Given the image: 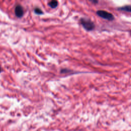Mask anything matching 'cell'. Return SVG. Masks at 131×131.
<instances>
[{
	"label": "cell",
	"mask_w": 131,
	"mask_h": 131,
	"mask_svg": "<svg viewBox=\"0 0 131 131\" xmlns=\"http://www.w3.org/2000/svg\"><path fill=\"white\" fill-rule=\"evenodd\" d=\"M80 22L84 29L88 31H92L95 27L94 23L90 19L82 17L80 19Z\"/></svg>",
	"instance_id": "cell-1"
},
{
	"label": "cell",
	"mask_w": 131,
	"mask_h": 131,
	"mask_svg": "<svg viewBox=\"0 0 131 131\" xmlns=\"http://www.w3.org/2000/svg\"><path fill=\"white\" fill-rule=\"evenodd\" d=\"M96 14L99 17L108 20H113L115 18L114 16L111 13L104 10H98L96 12Z\"/></svg>",
	"instance_id": "cell-2"
},
{
	"label": "cell",
	"mask_w": 131,
	"mask_h": 131,
	"mask_svg": "<svg viewBox=\"0 0 131 131\" xmlns=\"http://www.w3.org/2000/svg\"><path fill=\"white\" fill-rule=\"evenodd\" d=\"M15 14L18 17H21L24 14V10L22 6L17 5L15 8Z\"/></svg>",
	"instance_id": "cell-3"
},
{
	"label": "cell",
	"mask_w": 131,
	"mask_h": 131,
	"mask_svg": "<svg viewBox=\"0 0 131 131\" xmlns=\"http://www.w3.org/2000/svg\"><path fill=\"white\" fill-rule=\"evenodd\" d=\"M118 10L131 12V5H125L117 8Z\"/></svg>",
	"instance_id": "cell-4"
},
{
	"label": "cell",
	"mask_w": 131,
	"mask_h": 131,
	"mask_svg": "<svg viewBox=\"0 0 131 131\" xmlns=\"http://www.w3.org/2000/svg\"><path fill=\"white\" fill-rule=\"evenodd\" d=\"M48 5L52 8H55L58 6V2L56 1H52L48 3Z\"/></svg>",
	"instance_id": "cell-5"
},
{
	"label": "cell",
	"mask_w": 131,
	"mask_h": 131,
	"mask_svg": "<svg viewBox=\"0 0 131 131\" xmlns=\"http://www.w3.org/2000/svg\"><path fill=\"white\" fill-rule=\"evenodd\" d=\"M34 12L37 14H41L43 13L42 11H41V10L38 8H36L34 9Z\"/></svg>",
	"instance_id": "cell-6"
},
{
	"label": "cell",
	"mask_w": 131,
	"mask_h": 131,
	"mask_svg": "<svg viewBox=\"0 0 131 131\" xmlns=\"http://www.w3.org/2000/svg\"><path fill=\"white\" fill-rule=\"evenodd\" d=\"M93 3H98V1H92Z\"/></svg>",
	"instance_id": "cell-7"
},
{
	"label": "cell",
	"mask_w": 131,
	"mask_h": 131,
	"mask_svg": "<svg viewBox=\"0 0 131 131\" xmlns=\"http://www.w3.org/2000/svg\"><path fill=\"white\" fill-rule=\"evenodd\" d=\"M1 67H0V73H1Z\"/></svg>",
	"instance_id": "cell-8"
}]
</instances>
